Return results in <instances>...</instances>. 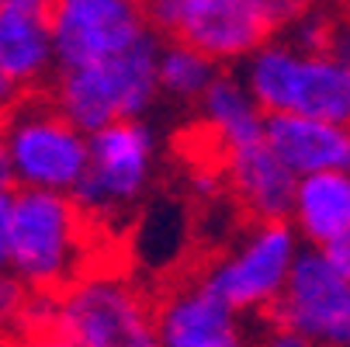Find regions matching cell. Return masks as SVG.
<instances>
[{"instance_id": "23", "label": "cell", "mask_w": 350, "mask_h": 347, "mask_svg": "<svg viewBox=\"0 0 350 347\" xmlns=\"http://www.w3.org/2000/svg\"><path fill=\"white\" fill-rule=\"evenodd\" d=\"M21 97H25V90H21V87H18V83H14V80L4 73V70H0V118H4V115H8V112H11L18 101H21Z\"/></svg>"}, {"instance_id": "17", "label": "cell", "mask_w": 350, "mask_h": 347, "mask_svg": "<svg viewBox=\"0 0 350 347\" xmlns=\"http://www.w3.org/2000/svg\"><path fill=\"white\" fill-rule=\"evenodd\" d=\"M215 77H219V63L198 45L184 38H170L167 45H160V56H157L160 97H170V101L180 105H198V97L208 90Z\"/></svg>"}, {"instance_id": "18", "label": "cell", "mask_w": 350, "mask_h": 347, "mask_svg": "<svg viewBox=\"0 0 350 347\" xmlns=\"http://www.w3.org/2000/svg\"><path fill=\"white\" fill-rule=\"evenodd\" d=\"M336 25H340V14H333L329 8L316 4L309 8L306 14H298L291 25H284V38L298 49H309V53H326L333 49V35H336Z\"/></svg>"}, {"instance_id": "5", "label": "cell", "mask_w": 350, "mask_h": 347, "mask_svg": "<svg viewBox=\"0 0 350 347\" xmlns=\"http://www.w3.org/2000/svg\"><path fill=\"white\" fill-rule=\"evenodd\" d=\"M0 142L8 150L18 188L73 194L90 157V132L73 125L53 97L49 101H25L21 97L0 118Z\"/></svg>"}, {"instance_id": "1", "label": "cell", "mask_w": 350, "mask_h": 347, "mask_svg": "<svg viewBox=\"0 0 350 347\" xmlns=\"http://www.w3.org/2000/svg\"><path fill=\"white\" fill-rule=\"evenodd\" d=\"M45 340L66 347H153L157 303L129 274H73L49 303Z\"/></svg>"}, {"instance_id": "7", "label": "cell", "mask_w": 350, "mask_h": 347, "mask_svg": "<svg viewBox=\"0 0 350 347\" xmlns=\"http://www.w3.org/2000/svg\"><path fill=\"white\" fill-rule=\"evenodd\" d=\"M160 167V139L146 118H118L90 132V157L80 184L73 188L77 205L87 219L125 216L149 191Z\"/></svg>"}, {"instance_id": "19", "label": "cell", "mask_w": 350, "mask_h": 347, "mask_svg": "<svg viewBox=\"0 0 350 347\" xmlns=\"http://www.w3.org/2000/svg\"><path fill=\"white\" fill-rule=\"evenodd\" d=\"M31 295H35V288H28L11 268H0V337L28 333Z\"/></svg>"}, {"instance_id": "25", "label": "cell", "mask_w": 350, "mask_h": 347, "mask_svg": "<svg viewBox=\"0 0 350 347\" xmlns=\"http://www.w3.org/2000/svg\"><path fill=\"white\" fill-rule=\"evenodd\" d=\"M18 184H14V170H11V160H8V150L0 142V194H11Z\"/></svg>"}, {"instance_id": "8", "label": "cell", "mask_w": 350, "mask_h": 347, "mask_svg": "<svg viewBox=\"0 0 350 347\" xmlns=\"http://www.w3.org/2000/svg\"><path fill=\"white\" fill-rule=\"evenodd\" d=\"M302 246V236L288 219H257L219 261H212L205 281L243 316H267Z\"/></svg>"}, {"instance_id": "21", "label": "cell", "mask_w": 350, "mask_h": 347, "mask_svg": "<svg viewBox=\"0 0 350 347\" xmlns=\"http://www.w3.org/2000/svg\"><path fill=\"white\" fill-rule=\"evenodd\" d=\"M14 191L0 194V268H8V254H11V229H14Z\"/></svg>"}, {"instance_id": "3", "label": "cell", "mask_w": 350, "mask_h": 347, "mask_svg": "<svg viewBox=\"0 0 350 347\" xmlns=\"http://www.w3.org/2000/svg\"><path fill=\"white\" fill-rule=\"evenodd\" d=\"M160 35H146L132 49L108 60L59 66L53 101L83 132H97L118 118H146L160 97L157 80Z\"/></svg>"}, {"instance_id": "24", "label": "cell", "mask_w": 350, "mask_h": 347, "mask_svg": "<svg viewBox=\"0 0 350 347\" xmlns=\"http://www.w3.org/2000/svg\"><path fill=\"white\" fill-rule=\"evenodd\" d=\"M333 53L350 66V18H340V25H336V35H333Z\"/></svg>"}, {"instance_id": "20", "label": "cell", "mask_w": 350, "mask_h": 347, "mask_svg": "<svg viewBox=\"0 0 350 347\" xmlns=\"http://www.w3.org/2000/svg\"><path fill=\"white\" fill-rule=\"evenodd\" d=\"M260 4H264V11H267L274 31H281L284 25H291L298 14H306L309 8L323 4V0H260Z\"/></svg>"}, {"instance_id": "4", "label": "cell", "mask_w": 350, "mask_h": 347, "mask_svg": "<svg viewBox=\"0 0 350 347\" xmlns=\"http://www.w3.org/2000/svg\"><path fill=\"white\" fill-rule=\"evenodd\" d=\"M14 229L8 268L35 292H56L80 274L87 254V212L66 191L14 188Z\"/></svg>"}, {"instance_id": "13", "label": "cell", "mask_w": 350, "mask_h": 347, "mask_svg": "<svg viewBox=\"0 0 350 347\" xmlns=\"http://www.w3.org/2000/svg\"><path fill=\"white\" fill-rule=\"evenodd\" d=\"M264 139L295 170H350V122L316 115H267Z\"/></svg>"}, {"instance_id": "22", "label": "cell", "mask_w": 350, "mask_h": 347, "mask_svg": "<svg viewBox=\"0 0 350 347\" xmlns=\"http://www.w3.org/2000/svg\"><path fill=\"white\" fill-rule=\"evenodd\" d=\"M323 250H326V257H329L343 274H350V226H347L336 240H329V243L323 246Z\"/></svg>"}, {"instance_id": "26", "label": "cell", "mask_w": 350, "mask_h": 347, "mask_svg": "<svg viewBox=\"0 0 350 347\" xmlns=\"http://www.w3.org/2000/svg\"><path fill=\"white\" fill-rule=\"evenodd\" d=\"M49 4H53V0H0V8H14V11H45V14H49Z\"/></svg>"}, {"instance_id": "11", "label": "cell", "mask_w": 350, "mask_h": 347, "mask_svg": "<svg viewBox=\"0 0 350 347\" xmlns=\"http://www.w3.org/2000/svg\"><path fill=\"white\" fill-rule=\"evenodd\" d=\"M246 316L202 278L157 303V344L163 347H239Z\"/></svg>"}, {"instance_id": "12", "label": "cell", "mask_w": 350, "mask_h": 347, "mask_svg": "<svg viewBox=\"0 0 350 347\" xmlns=\"http://www.w3.org/2000/svg\"><path fill=\"white\" fill-rule=\"evenodd\" d=\"M226 188L254 219H288L298 174L274 153L267 139H254L222 153Z\"/></svg>"}, {"instance_id": "14", "label": "cell", "mask_w": 350, "mask_h": 347, "mask_svg": "<svg viewBox=\"0 0 350 347\" xmlns=\"http://www.w3.org/2000/svg\"><path fill=\"white\" fill-rule=\"evenodd\" d=\"M0 70L21 90H38L59 73L56 38L45 11L0 8Z\"/></svg>"}, {"instance_id": "15", "label": "cell", "mask_w": 350, "mask_h": 347, "mask_svg": "<svg viewBox=\"0 0 350 347\" xmlns=\"http://www.w3.org/2000/svg\"><path fill=\"white\" fill-rule=\"evenodd\" d=\"M288 222L306 246H326L350 226V170L298 174Z\"/></svg>"}, {"instance_id": "16", "label": "cell", "mask_w": 350, "mask_h": 347, "mask_svg": "<svg viewBox=\"0 0 350 347\" xmlns=\"http://www.w3.org/2000/svg\"><path fill=\"white\" fill-rule=\"evenodd\" d=\"M198 118L202 129L208 132V139H215V146L226 153L232 146L264 139L267 129V112L257 105L254 90L246 87L243 73H222L208 83V90L198 97Z\"/></svg>"}, {"instance_id": "2", "label": "cell", "mask_w": 350, "mask_h": 347, "mask_svg": "<svg viewBox=\"0 0 350 347\" xmlns=\"http://www.w3.org/2000/svg\"><path fill=\"white\" fill-rule=\"evenodd\" d=\"M243 80L267 115L350 122V66L333 49L309 53L291 45L284 35H271L243 60Z\"/></svg>"}, {"instance_id": "9", "label": "cell", "mask_w": 350, "mask_h": 347, "mask_svg": "<svg viewBox=\"0 0 350 347\" xmlns=\"http://www.w3.org/2000/svg\"><path fill=\"white\" fill-rule=\"evenodd\" d=\"M49 25H53L59 66L118 56L153 35L146 0H53Z\"/></svg>"}, {"instance_id": "6", "label": "cell", "mask_w": 350, "mask_h": 347, "mask_svg": "<svg viewBox=\"0 0 350 347\" xmlns=\"http://www.w3.org/2000/svg\"><path fill=\"white\" fill-rule=\"evenodd\" d=\"M267 316L271 344L350 347V274L326 257L323 246H302Z\"/></svg>"}, {"instance_id": "10", "label": "cell", "mask_w": 350, "mask_h": 347, "mask_svg": "<svg viewBox=\"0 0 350 347\" xmlns=\"http://www.w3.org/2000/svg\"><path fill=\"white\" fill-rule=\"evenodd\" d=\"M274 35L260 0H177L167 38H184L208 53L219 66L243 63Z\"/></svg>"}]
</instances>
